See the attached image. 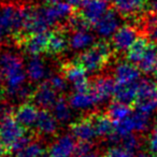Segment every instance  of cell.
Listing matches in <instances>:
<instances>
[{
	"instance_id": "1",
	"label": "cell",
	"mask_w": 157,
	"mask_h": 157,
	"mask_svg": "<svg viewBox=\"0 0 157 157\" xmlns=\"http://www.w3.org/2000/svg\"><path fill=\"white\" fill-rule=\"evenodd\" d=\"M27 73L22 58L13 52L0 55V81L5 83L7 94L15 100H24L31 95L26 86Z\"/></svg>"
},
{
	"instance_id": "2",
	"label": "cell",
	"mask_w": 157,
	"mask_h": 157,
	"mask_svg": "<svg viewBox=\"0 0 157 157\" xmlns=\"http://www.w3.org/2000/svg\"><path fill=\"white\" fill-rule=\"evenodd\" d=\"M112 54V48L105 41L95 43L85 50L78 58V63L87 71V73H98L109 61Z\"/></svg>"
},
{
	"instance_id": "3",
	"label": "cell",
	"mask_w": 157,
	"mask_h": 157,
	"mask_svg": "<svg viewBox=\"0 0 157 157\" xmlns=\"http://www.w3.org/2000/svg\"><path fill=\"white\" fill-rule=\"evenodd\" d=\"M25 129L12 115L0 118V140L5 144L6 148L15 152L24 145L29 140Z\"/></svg>"
},
{
	"instance_id": "4",
	"label": "cell",
	"mask_w": 157,
	"mask_h": 157,
	"mask_svg": "<svg viewBox=\"0 0 157 157\" xmlns=\"http://www.w3.org/2000/svg\"><path fill=\"white\" fill-rule=\"evenodd\" d=\"M26 20V9L8 3L0 9V26L3 31L17 35L24 30Z\"/></svg>"
},
{
	"instance_id": "5",
	"label": "cell",
	"mask_w": 157,
	"mask_h": 157,
	"mask_svg": "<svg viewBox=\"0 0 157 157\" xmlns=\"http://www.w3.org/2000/svg\"><path fill=\"white\" fill-rule=\"evenodd\" d=\"M138 111L150 115L157 110V84L151 80H142L138 84V94L135 102Z\"/></svg>"
},
{
	"instance_id": "6",
	"label": "cell",
	"mask_w": 157,
	"mask_h": 157,
	"mask_svg": "<svg viewBox=\"0 0 157 157\" xmlns=\"http://www.w3.org/2000/svg\"><path fill=\"white\" fill-rule=\"evenodd\" d=\"M78 144L71 133H65L53 141L48 147L50 157H74L78 153Z\"/></svg>"
},
{
	"instance_id": "7",
	"label": "cell",
	"mask_w": 157,
	"mask_h": 157,
	"mask_svg": "<svg viewBox=\"0 0 157 157\" xmlns=\"http://www.w3.org/2000/svg\"><path fill=\"white\" fill-rule=\"evenodd\" d=\"M52 26L44 14L43 8H28L26 9L24 31L28 35L31 33H46Z\"/></svg>"
},
{
	"instance_id": "8",
	"label": "cell",
	"mask_w": 157,
	"mask_h": 157,
	"mask_svg": "<svg viewBox=\"0 0 157 157\" xmlns=\"http://www.w3.org/2000/svg\"><path fill=\"white\" fill-rule=\"evenodd\" d=\"M63 75L72 84L74 90H85L90 87L87 78V71L80 63H68L63 66Z\"/></svg>"
},
{
	"instance_id": "9",
	"label": "cell",
	"mask_w": 157,
	"mask_h": 157,
	"mask_svg": "<svg viewBox=\"0 0 157 157\" xmlns=\"http://www.w3.org/2000/svg\"><path fill=\"white\" fill-rule=\"evenodd\" d=\"M138 30L137 27L131 25H124L117 29L112 37V46L118 53L127 52L131 45L135 43L138 39Z\"/></svg>"
},
{
	"instance_id": "10",
	"label": "cell",
	"mask_w": 157,
	"mask_h": 157,
	"mask_svg": "<svg viewBox=\"0 0 157 157\" xmlns=\"http://www.w3.org/2000/svg\"><path fill=\"white\" fill-rule=\"evenodd\" d=\"M121 27L120 13L114 10H110L95 24V33L102 39L112 38Z\"/></svg>"
},
{
	"instance_id": "11",
	"label": "cell",
	"mask_w": 157,
	"mask_h": 157,
	"mask_svg": "<svg viewBox=\"0 0 157 157\" xmlns=\"http://www.w3.org/2000/svg\"><path fill=\"white\" fill-rule=\"evenodd\" d=\"M81 14L90 24H96L108 11L109 6L105 0H83Z\"/></svg>"
},
{
	"instance_id": "12",
	"label": "cell",
	"mask_w": 157,
	"mask_h": 157,
	"mask_svg": "<svg viewBox=\"0 0 157 157\" xmlns=\"http://www.w3.org/2000/svg\"><path fill=\"white\" fill-rule=\"evenodd\" d=\"M71 135L80 143L92 144L98 135L92 118L80 120L71 125Z\"/></svg>"
},
{
	"instance_id": "13",
	"label": "cell",
	"mask_w": 157,
	"mask_h": 157,
	"mask_svg": "<svg viewBox=\"0 0 157 157\" xmlns=\"http://www.w3.org/2000/svg\"><path fill=\"white\" fill-rule=\"evenodd\" d=\"M141 71L137 65L127 61H123L114 68V80L117 84L138 83Z\"/></svg>"
},
{
	"instance_id": "14",
	"label": "cell",
	"mask_w": 157,
	"mask_h": 157,
	"mask_svg": "<svg viewBox=\"0 0 157 157\" xmlns=\"http://www.w3.org/2000/svg\"><path fill=\"white\" fill-rule=\"evenodd\" d=\"M33 103L42 110L52 109L57 100V92L48 82H43L33 93Z\"/></svg>"
},
{
	"instance_id": "15",
	"label": "cell",
	"mask_w": 157,
	"mask_h": 157,
	"mask_svg": "<svg viewBox=\"0 0 157 157\" xmlns=\"http://www.w3.org/2000/svg\"><path fill=\"white\" fill-rule=\"evenodd\" d=\"M69 102L72 109L78 111H88L97 105H100L90 87L85 90H74L73 94L70 96Z\"/></svg>"
},
{
	"instance_id": "16",
	"label": "cell",
	"mask_w": 157,
	"mask_h": 157,
	"mask_svg": "<svg viewBox=\"0 0 157 157\" xmlns=\"http://www.w3.org/2000/svg\"><path fill=\"white\" fill-rule=\"evenodd\" d=\"M50 33H39L28 35L23 41V48L27 54L31 56H40L46 52Z\"/></svg>"
},
{
	"instance_id": "17",
	"label": "cell",
	"mask_w": 157,
	"mask_h": 157,
	"mask_svg": "<svg viewBox=\"0 0 157 157\" xmlns=\"http://www.w3.org/2000/svg\"><path fill=\"white\" fill-rule=\"evenodd\" d=\"M39 107L35 103H23L16 109L15 116L17 122L24 128H35L40 115Z\"/></svg>"
},
{
	"instance_id": "18",
	"label": "cell",
	"mask_w": 157,
	"mask_h": 157,
	"mask_svg": "<svg viewBox=\"0 0 157 157\" xmlns=\"http://www.w3.org/2000/svg\"><path fill=\"white\" fill-rule=\"evenodd\" d=\"M43 11L50 24L55 25L63 20H69L73 13V7L66 1H59L43 8Z\"/></svg>"
},
{
	"instance_id": "19",
	"label": "cell",
	"mask_w": 157,
	"mask_h": 157,
	"mask_svg": "<svg viewBox=\"0 0 157 157\" xmlns=\"http://www.w3.org/2000/svg\"><path fill=\"white\" fill-rule=\"evenodd\" d=\"M115 87L116 82L109 76H99L90 85V90L100 103L109 100L112 96H114Z\"/></svg>"
},
{
	"instance_id": "20",
	"label": "cell",
	"mask_w": 157,
	"mask_h": 157,
	"mask_svg": "<svg viewBox=\"0 0 157 157\" xmlns=\"http://www.w3.org/2000/svg\"><path fill=\"white\" fill-rule=\"evenodd\" d=\"M137 28L151 43L157 44V12L151 10L143 14L140 17Z\"/></svg>"
},
{
	"instance_id": "21",
	"label": "cell",
	"mask_w": 157,
	"mask_h": 157,
	"mask_svg": "<svg viewBox=\"0 0 157 157\" xmlns=\"http://www.w3.org/2000/svg\"><path fill=\"white\" fill-rule=\"evenodd\" d=\"M58 121L55 118L53 113L48 112V110H42L40 112L39 118H38L37 125L35 128L38 130L40 135L44 137H51L56 133L58 129Z\"/></svg>"
},
{
	"instance_id": "22",
	"label": "cell",
	"mask_w": 157,
	"mask_h": 157,
	"mask_svg": "<svg viewBox=\"0 0 157 157\" xmlns=\"http://www.w3.org/2000/svg\"><path fill=\"white\" fill-rule=\"evenodd\" d=\"M68 40L69 46L74 51H85L95 44V37L88 29L74 30Z\"/></svg>"
},
{
	"instance_id": "23",
	"label": "cell",
	"mask_w": 157,
	"mask_h": 157,
	"mask_svg": "<svg viewBox=\"0 0 157 157\" xmlns=\"http://www.w3.org/2000/svg\"><path fill=\"white\" fill-rule=\"evenodd\" d=\"M25 69H26L27 78L35 83L41 82L48 74L46 65L40 56H31Z\"/></svg>"
},
{
	"instance_id": "24",
	"label": "cell",
	"mask_w": 157,
	"mask_h": 157,
	"mask_svg": "<svg viewBox=\"0 0 157 157\" xmlns=\"http://www.w3.org/2000/svg\"><path fill=\"white\" fill-rule=\"evenodd\" d=\"M138 83L131 84H117L116 83L115 92H114V98L116 101L126 103V105H132L136 102L138 94Z\"/></svg>"
},
{
	"instance_id": "25",
	"label": "cell",
	"mask_w": 157,
	"mask_h": 157,
	"mask_svg": "<svg viewBox=\"0 0 157 157\" xmlns=\"http://www.w3.org/2000/svg\"><path fill=\"white\" fill-rule=\"evenodd\" d=\"M15 154L16 157H50L48 151L41 142L30 139L15 151Z\"/></svg>"
},
{
	"instance_id": "26",
	"label": "cell",
	"mask_w": 157,
	"mask_h": 157,
	"mask_svg": "<svg viewBox=\"0 0 157 157\" xmlns=\"http://www.w3.org/2000/svg\"><path fill=\"white\" fill-rule=\"evenodd\" d=\"M140 71L145 74H157V48L156 44L151 43L143 58L138 63Z\"/></svg>"
},
{
	"instance_id": "27",
	"label": "cell",
	"mask_w": 157,
	"mask_h": 157,
	"mask_svg": "<svg viewBox=\"0 0 157 157\" xmlns=\"http://www.w3.org/2000/svg\"><path fill=\"white\" fill-rule=\"evenodd\" d=\"M113 1L116 11L125 16H132L140 13L147 2V0H113Z\"/></svg>"
},
{
	"instance_id": "28",
	"label": "cell",
	"mask_w": 157,
	"mask_h": 157,
	"mask_svg": "<svg viewBox=\"0 0 157 157\" xmlns=\"http://www.w3.org/2000/svg\"><path fill=\"white\" fill-rule=\"evenodd\" d=\"M151 42L146 39L145 37H139L137 40L135 41V43L129 48V50L127 51V60L131 63H135V65H138V63L141 61V59L143 58L144 54H145L146 50L150 46Z\"/></svg>"
},
{
	"instance_id": "29",
	"label": "cell",
	"mask_w": 157,
	"mask_h": 157,
	"mask_svg": "<svg viewBox=\"0 0 157 157\" xmlns=\"http://www.w3.org/2000/svg\"><path fill=\"white\" fill-rule=\"evenodd\" d=\"M52 113L59 124H67L72 118V107L67 99L60 97L52 107Z\"/></svg>"
},
{
	"instance_id": "30",
	"label": "cell",
	"mask_w": 157,
	"mask_h": 157,
	"mask_svg": "<svg viewBox=\"0 0 157 157\" xmlns=\"http://www.w3.org/2000/svg\"><path fill=\"white\" fill-rule=\"evenodd\" d=\"M68 45H69V40H67L66 36L61 31H54L51 33L48 37L46 53L51 55L61 54L63 51H66Z\"/></svg>"
},
{
	"instance_id": "31",
	"label": "cell",
	"mask_w": 157,
	"mask_h": 157,
	"mask_svg": "<svg viewBox=\"0 0 157 157\" xmlns=\"http://www.w3.org/2000/svg\"><path fill=\"white\" fill-rule=\"evenodd\" d=\"M107 113V115L111 118L112 122L116 124V123L122 122V121L126 120L128 116H130L132 114V110H131V107L129 105L120 102V101H115V102H112L109 105Z\"/></svg>"
},
{
	"instance_id": "32",
	"label": "cell",
	"mask_w": 157,
	"mask_h": 157,
	"mask_svg": "<svg viewBox=\"0 0 157 157\" xmlns=\"http://www.w3.org/2000/svg\"><path fill=\"white\" fill-rule=\"evenodd\" d=\"M90 118L94 123L98 137L109 138L114 132V123L112 122V120L108 115L97 114V115H94Z\"/></svg>"
},
{
	"instance_id": "33",
	"label": "cell",
	"mask_w": 157,
	"mask_h": 157,
	"mask_svg": "<svg viewBox=\"0 0 157 157\" xmlns=\"http://www.w3.org/2000/svg\"><path fill=\"white\" fill-rule=\"evenodd\" d=\"M118 145H122L126 150L130 151L132 153H136L140 148V146H141V140H140V138L136 133H130V135H127L125 137L121 138Z\"/></svg>"
},
{
	"instance_id": "34",
	"label": "cell",
	"mask_w": 157,
	"mask_h": 157,
	"mask_svg": "<svg viewBox=\"0 0 157 157\" xmlns=\"http://www.w3.org/2000/svg\"><path fill=\"white\" fill-rule=\"evenodd\" d=\"M48 82L57 93L65 92L68 88V83H69L63 74H53Z\"/></svg>"
},
{
	"instance_id": "35",
	"label": "cell",
	"mask_w": 157,
	"mask_h": 157,
	"mask_svg": "<svg viewBox=\"0 0 157 157\" xmlns=\"http://www.w3.org/2000/svg\"><path fill=\"white\" fill-rule=\"evenodd\" d=\"M68 24L74 30H83V29H88L90 27V23L82 16V14H78V15H71V17L68 20Z\"/></svg>"
},
{
	"instance_id": "36",
	"label": "cell",
	"mask_w": 157,
	"mask_h": 157,
	"mask_svg": "<svg viewBox=\"0 0 157 157\" xmlns=\"http://www.w3.org/2000/svg\"><path fill=\"white\" fill-rule=\"evenodd\" d=\"M105 157H135V153L126 150L122 145H113L108 150Z\"/></svg>"
},
{
	"instance_id": "37",
	"label": "cell",
	"mask_w": 157,
	"mask_h": 157,
	"mask_svg": "<svg viewBox=\"0 0 157 157\" xmlns=\"http://www.w3.org/2000/svg\"><path fill=\"white\" fill-rule=\"evenodd\" d=\"M74 157H101V155L96 150H94L90 144L80 143L78 153Z\"/></svg>"
},
{
	"instance_id": "38",
	"label": "cell",
	"mask_w": 157,
	"mask_h": 157,
	"mask_svg": "<svg viewBox=\"0 0 157 157\" xmlns=\"http://www.w3.org/2000/svg\"><path fill=\"white\" fill-rule=\"evenodd\" d=\"M148 150L153 155L157 157V123L148 136Z\"/></svg>"
},
{
	"instance_id": "39",
	"label": "cell",
	"mask_w": 157,
	"mask_h": 157,
	"mask_svg": "<svg viewBox=\"0 0 157 157\" xmlns=\"http://www.w3.org/2000/svg\"><path fill=\"white\" fill-rule=\"evenodd\" d=\"M11 112H12V109L10 108L9 105H3L1 103L0 105V118L5 117V116H8V115H11Z\"/></svg>"
},
{
	"instance_id": "40",
	"label": "cell",
	"mask_w": 157,
	"mask_h": 157,
	"mask_svg": "<svg viewBox=\"0 0 157 157\" xmlns=\"http://www.w3.org/2000/svg\"><path fill=\"white\" fill-rule=\"evenodd\" d=\"M66 2H68L69 5H71L72 7H78L81 6L83 0H66Z\"/></svg>"
},
{
	"instance_id": "41",
	"label": "cell",
	"mask_w": 157,
	"mask_h": 157,
	"mask_svg": "<svg viewBox=\"0 0 157 157\" xmlns=\"http://www.w3.org/2000/svg\"><path fill=\"white\" fill-rule=\"evenodd\" d=\"M137 157H156L155 155H153L152 153H146V152H140L137 155Z\"/></svg>"
},
{
	"instance_id": "42",
	"label": "cell",
	"mask_w": 157,
	"mask_h": 157,
	"mask_svg": "<svg viewBox=\"0 0 157 157\" xmlns=\"http://www.w3.org/2000/svg\"><path fill=\"white\" fill-rule=\"evenodd\" d=\"M151 10L157 12V0H151Z\"/></svg>"
},
{
	"instance_id": "43",
	"label": "cell",
	"mask_w": 157,
	"mask_h": 157,
	"mask_svg": "<svg viewBox=\"0 0 157 157\" xmlns=\"http://www.w3.org/2000/svg\"><path fill=\"white\" fill-rule=\"evenodd\" d=\"M5 150H6L5 144H3L2 141L0 140V156H2V155H3V153H5Z\"/></svg>"
},
{
	"instance_id": "44",
	"label": "cell",
	"mask_w": 157,
	"mask_h": 157,
	"mask_svg": "<svg viewBox=\"0 0 157 157\" xmlns=\"http://www.w3.org/2000/svg\"><path fill=\"white\" fill-rule=\"evenodd\" d=\"M46 3H48V5H52V3H56V2H59L60 0H44Z\"/></svg>"
},
{
	"instance_id": "45",
	"label": "cell",
	"mask_w": 157,
	"mask_h": 157,
	"mask_svg": "<svg viewBox=\"0 0 157 157\" xmlns=\"http://www.w3.org/2000/svg\"><path fill=\"white\" fill-rule=\"evenodd\" d=\"M2 35H3V29H2V27L0 26V40L2 38Z\"/></svg>"
},
{
	"instance_id": "46",
	"label": "cell",
	"mask_w": 157,
	"mask_h": 157,
	"mask_svg": "<svg viewBox=\"0 0 157 157\" xmlns=\"http://www.w3.org/2000/svg\"><path fill=\"white\" fill-rule=\"evenodd\" d=\"M155 76H156V78H155V83L157 84V74H156V75H155Z\"/></svg>"
},
{
	"instance_id": "47",
	"label": "cell",
	"mask_w": 157,
	"mask_h": 157,
	"mask_svg": "<svg viewBox=\"0 0 157 157\" xmlns=\"http://www.w3.org/2000/svg\"><path fill=\"white\" fill-rule=\"evenodd\" d=\"M105 1H109V0H105Z\"/></svg>"
},
{
	"instance_id": "48",
	"label": "cell",
	"mask_w": 157,
	"mask_h": 157,
	"mask_svg": "<svg viewBox=\"0 0 157 157\" xmlns=\"http://www.w3.org/2000/svg\"><path fill=\"white\" fill-rule=\"evenodd\" d=\"M156 111H157V110H156Z\"/></svg>"
}]
</instances>
